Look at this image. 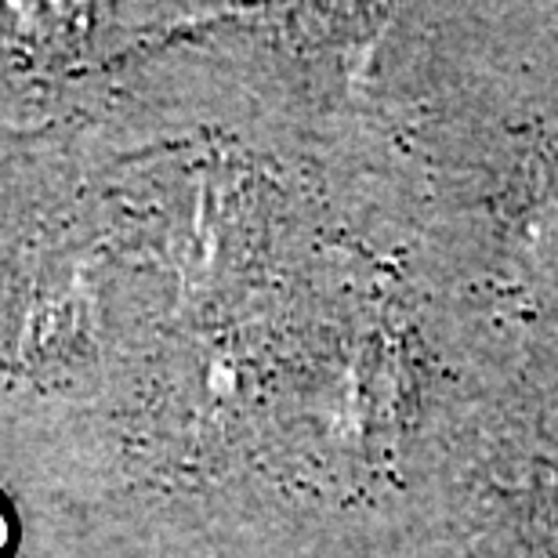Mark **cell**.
Listing matches in <instances>:
<instances>
[{
    "instance_id": "1",
    "label": "cell",
    "mask_w": 558,
    "mask_h": 558,
    "mask_svg": "<svg viewBox=\"0 0 558 558\" xmlns=\"http://www.w3.org/2000/svg\"><path fill=\"white\" fill-rule=\"evenodd\" d=\"M4 533H8L4 530V519H0V551H4Z\"/></svg>"
}]
</instances>
